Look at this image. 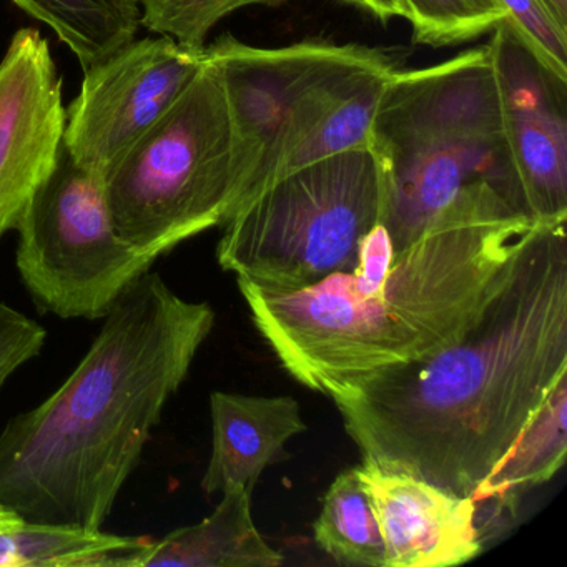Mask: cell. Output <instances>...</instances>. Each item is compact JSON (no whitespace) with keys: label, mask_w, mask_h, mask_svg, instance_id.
<instances>
[{"label":"cell","mask_w":567,"mask_h":567,"mask_svg":"<svg viewBox=\"0 0 567 567\" xmlns=\"http://www.w3.org/2000/svg\"><path fill=\"white\" fill-rule=\"evenodd\" d=\"M566 221H544L456 341L331 394L363 461L471 497L567 377Z\"/></svg>","instance_id":"1"},{"label":"cell","mask_w":567,"mask_h":567,"mask_svg":"<svg viewBox=\"0 0 567 567\" xmlns=\"http://www.w3.org/2000/svg\"><path fill=\"white\" fill-rule=\"evenodd\" d=\"M104 318L65 383L0 433V504L29 523L104 527L217 317L148 270Z\"/></svg>","instance_id":"2"},{"label":"cell","mask_w":567,"mask_h":567,"mask_svg":"<svg viewBox=\"0 0 567 567\" xmlns=\"http://www.w3.org/2000/svg\"><path fill=\"white\" fill-rule=\"evenodd\" d=\"M506 195L481 188L441 212L396 251L373 297L333 274L300 290L237 278L258 333L303 386L331 396L456 341L507 284L539 225Z\"/></svg>","instance_id":"3"},{"label":"cell","mask_w":567,"mask_h":567,"mask_svg":"<svg viewBox=\"0 0 567 567\" xmlns=\"http://www.w3.org/2000/svg\"><path fill=\"white\" fill-rule=\"evenodd\" d=\"M205 55L220 72L227 95L234 214L291 172L370 148L381 95L404 61L398 49L327 39L265 49L230 34L205 45Z\"/></svg>","instance_id":"4"},{"label":"cell","mask_w":567,"mask_h":567,"mask_svg":"<svg viewBox=\"0 0 567 567\" xmlns=\"http://www.w3.org/2000/svg\"><path fill=\"white\" fill-rule=\"evenodd\" d=\"M394 251L466 194L494 188L524 214L487 45L388 79L371 127ZM529 215V214H527Z\"/></svg>","instance_id":"5"},{"label":"cell","mask_w":567,"mask_h":567,"mask_svg":"<svg viewBox=\"0 0 567 567\" xmlns=\"http://www.w3.org/2000/svg\"><path fill=\"white\" fill-rule=\"evenodd\" d=\"M118 235L158 258L234 214V142L220 72L208 61L171 111L104 177Z\"/></svg>","instance_id":"6"},{"label":"cell","mask_w":567,"mask_h":567,"mask_svg":"<svg viewBox=\"0 0 567 567\" xmlns=\"http://www.w3.org/2000/svg\"><path fill=\"white\" fill-rule=\"evenodd\" d=\"M386 218V194L370 148L291 172L241 205L224 225L217 260L237 278L300 290L351 271L364 235Z\"/></svg>","instance_id":"7"},{"label":"cell","mask_w":567,"mask_h":567,"mask_svg":"<svg viewBox=\"0 0 567 567\" xmlns=\"http://www.w3.org/2000/svg\"><path fill=\"white\" fill-rule=\"evenodd\" d=\"M16 265L41 313L99 320L157 258L118 235L104 178L62 147L58 165L19 221Z\"/></svg>","instance_id":"8"},{"label":"cell","mask_w":567,"mask_h":567,"mask_svg":"<svg viewBox=\"0 0 567 567\" xmlns=\"http://www.w3.org/2000/svg\"><path fill=\"white\" fill-rule=\"evenodd\" d=\"M204 49L167 35L134 38L84 69L81 91L65 109L69 155L104 178L171 111L200 71Z\"/></svg>","instance_id":"9"},{"label":"cell","mask_w":567,"mask_h":567,"mask_svg":"<svg viewBox=\"0 0 567 567\" xmlns=\"http://www.w3.org/2000/svg\"><path fill=\"white\" fill-rule=\"evenodd\" d=\"M486 45L524 207L536 221L567 220V81L504 19Z\"/></svg>","instance_id":"10"},{"label":"cell","mask_w":567,"mask_h":567,"mask_svg":"<svg viewBox=\"0 0 567 567\" xmlns=\"http://www.w3.org/2000/svg\"><path fill=\"white\" fill-rule=\"evenodd\" d=\"M64 84L48 39L16 32L0 62V238L18 228L64 147Z\"/></svg>","instance_id":"11"},{"label":"cell","mask_w":567,"mask_h":567,"mask_svg":"<svg viewBox=\"0 0 567 567\" xmlns=\"http://www.w3.org/2000/svg\"><path fill=\"white\" fill-rule=\"evenodd\" d=\"M384 543V567H451L480 556L477 504L421 477L357 466Z\"/></svg>","instance_id":"12"},{"label":"cell","mask_w":567,"mask_h":567,"mask_svg":"<svg viewBox=\"0 0 567 567\" xmlns=\"http://www.w3.org/2000/svg\"><path fill=\"white\" fill-rule=\"evenodd\" d=\"M212 454L202 480L207 496L228 484L254 493L258 480L285 454L288 441L307 431L300 403L291 396L210 394Z\"/></svg>","instance_id":"13"},{"label":"cell","mask_w":567,"mask_h":567,"mask_svg":"<svg viewBox=\"0 0 567 567\" xmlns=\"http://www.w3.org/2000/svg\"><path fill=\"white\" fill-rule=\"evenodd\" d=\"M210 516L194 526L172 530L132 559L131 567H275L284 564L255 526L251 493L228 484Z\"/></svg>","instance_id":"14"},{"label":"cell","mask_w":567,"mask_h":567,"mask_svg":"<svg viewBox=\"0 0 567 567\" xmlns=\"http://www.w3.org/2000/svg\"><path fill=\"white\" fill-rule=\"evenodd\" d=\"M148 540L29 523L0 504V567H128Z\"/></svg>","instance_id":"15"},{"label":"cell","mask_w":567,"mask_h":567,"mask_svg":"<svg viewBox=\"0 0 567 567\" xmlns=\"http://www.w3.org/2000/svg\"><path fill=\"white\" fill-rule=\"evenodd\" d=\"M567 454V377L550 391L513 446L474 491L476 504H514L533 487L556 476Z\"/></svg>","instance_id":"16"},{"label":"cell","mask_w":567,"mask_h":567,"mask_svg":"<svg viewBox=\"0 0 567 567\" xmlns=\"http://www.w3.org/2000/svg\"><path fill=\"white\" fill-rule=\"evenodd\" d=\"M25 14L58 34L87 69L132 41L141 28V8L125 0H12Z\"/></svg>","instance_id":"17"},{"label":"cell","mask_w":567,"mask_h":567,"mask_svg":"<svg viewBox=\"0 0 567 567\" xmlns=\"http://www.w3.org/2000/svg\"><path fill=\"white\" fill-rule=\"evenodd\" d=\"M315 543L343 566L384 567V543L357 467L338 474L313 524Z\"/></svg>","instance_id":"18"},{"label":"cell","mask_w":567,"mask_h":567,"mask_svg":"<svg viewBox=\"0 0 567 567\" xmlns=\"http://www.w3.org/2000/svg\"><path fill=\"white\" fill-rule=\"evenodd\" d=\"M414 44L443 49L491 34L506 18L497 0H404Z\"/></svg>","instance_id":"19"},{"label":"cell","mask_w":567,"mask_h":567,"mask_svg":"<svg viewBox=\"0 0 567 567\" xmlns=\"http://www.w3.org/2000/svg\"><path fill=\"white\" fill-rule=\"evenodd\" d=\"M287 0H138L141 28L190 49H204L212 29L244 8H280Z\"/></svg>","instance_id":"20"},{"label":"cell","mask_w":567,"mask_h":567,"mask_svg":"<svg viewBox=\"0 0 567 567\" xmlns=\"http://www.w3.org/2000/svg\"><path fill=\"white\" fill-rule=\"evenodd\" d=\"M504 21L534 55L567 81V24L554 14L547 0H497Z\"/></svg>","instance_id":"21"},{"label":"cell","mask_w":567,"mask_h":567,"mask_svg":"<svg viewBox=\"0 0 567 567\" xmlns=\"http://www.w3.org/2000/svg\"><path fill=\"white\" fill-rule=\"evenodd\" d=\"M45 338L41 323L0 303V390L19 368L42 353Z\"/></svg>","instance_id":"22"},{"label":"cell","mask_w":567,"mask_h":567,"mask_svg":"<svg viewBox=\"0 0 567 567\" xmlns=\"http://www.w3.org/2000/svg\"><path fill=\"white\" fill-rule=\"evenodd\" d=\"M340 2L371 16L383 24H388L393 19H404L410 22V8L404 0H340Z\"/></svg>","instance_id":"23"},{"label":"cell","mask_w":567,"mask_h":567,"mask_svg":"<svg viewBox=\"0 0 567 567\" xmlns=\"http://www.w3.org/2000/svg\"><path fill=\"white\" fill-rule=\"evenodd\" d=\"M547 4L550 6L557 19L567 24V0H547Z\"/></svg>","instance_id":"24"},{"label":"cell","mask_w":567,"mask_h":567,"mask_svg":"<svg viewBox=\"0 0 567 567\" xmlns=\"http://www.w3.org/2000/svg\"><path fill=\"white\" fill-rule=\"evenodd\" d=\"M125 2H132V4H138V0H125Z\"/></svg>","instance_id":"25"}]
</instances>
